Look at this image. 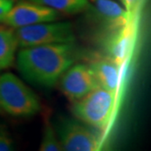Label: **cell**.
I'll use <instances>...</instances> for the list:
<instances>
[{
	"label": "cell",
	"instance_id": "1",
	"mask_svg": "<svg viewBox=\"0 0 151 151\" xmlns=\"http://www.w3.org/2000/svg\"><path fill=\"white\" fill-rule=\"evenodd\" d=\"M74 43L50 44L22 48L17 65L29 81L43 86H53L76 60Z\"/></svg>",
	"mask_w": 151,
	"mask_h": 151
},
{
	"label": "cell",
	"instance_id": "2",
	"mask_svg": "<svg viewBox=\"0 0 151 151\" xmlns=\"http://www.w3.org/2000/svg\"><path fill=\"white\" fill-rule=\"evenodd\" d=\"M116 92L97 86L80 99L72 102L76 118L97 129H107L113 116Z\"/></svg>",
	"mask_w": 151,
	"mask_h": 151
},
{
	"label": "cell",
	"instance_id": "3",
	"mask_svg": "<svg viewBox=\"0 0 151 151\" xmlns=\"http://www.w3.org/2000/svg\"><path fill=\"white\" fill-rule=\"evenodd\" d=\"M0 106L6 113L16 117L32 116L40 109L37 96L12 73L0 76Z\"/></svg>",
	"mask_w": 151,
	"mask_h": 151
},
{
	"label": "cell",
	"instance_id": "4",
	"mask_svg": "<svg viewBox=\"0 0 151 151\" xmlns=\"http://www.w3.org/2000/svg\"><path fill=\"white\" fill-rule=\"evenodd\" d=\"M15 35L22 48L75 41L73 27L69 22H45L18 28Z\"/></svg>",
	"mask_w": 151,
	"mask_h": 151
},
{
	"label": "cell",
	"instance_id": "5",
	"mask_svg": "<svg viewBox=\"0 0 151 151\" xmlns=\"http://www.w3.org/2000/svg\"><path fill=\"white\" fill-rule=\"evenodd\" d=\"M56 135L63 150L95 151L100 148V139L94 131L72 119L60 120Z\"/></svg>",
	"mask_w": 151,
	"mask_h": 151
},
{
	"label": "cell",
	"instance_id": "6",
	"mask_svg": "<svg viewBox=\"0 0 151 151\" xmlns=\"http://www.w3.org/2000/svg\"><path fill=\"white\" fill-rule=\"evenodd\" d=\"M58 19V12L49 7L29 2H19L12 6L10 10L0 22L14 29L29 26L40 23L52 22Z\"/></svg>",
	"mask_w": 151,
	"mask_h": 151
},
{
	"label": "cell",
	"instance_id": "7",
	"mask_svg": "<svg viewBox=\"0 0 151 151\" xmlns=\"http://www.w3.org/2000/svg\"><path fill=\"white\" fill-rule=\"evenodd\" d=\"M60 88L71 102L76 101L98 86L88 65H72L60 78Z\"/></svg>",
	"mask_w": 151,
	"mask_h": 151
},
{
	"label": "cell",
	"instance_id": "8",
	"mask_svg": "<svg viewBox=\"0 0 151 151\" xmlns=\"http://www.w3.org/2000/svg\"><path fill=\"white\" fill-rule=\"evenodd\" d=\"M93 2L94 4H90L87 9L90 10L92 19L108 33V35L125 26L134 18H131L124 7L113 0H93Z\"/></svg>",
	"mask_w": 151,
	"mask_h": 151
},
{
	"label": "cell",
	"instance_id": "9",
	"mask_svg": "<svg viewBox=\"0 0 151 151\" xmlns=\"http://www.w3.org/2000/svg\"><path fill=\"white\" fill-rule=\"evenodd\" d=\"M105 40L107 56L121 66L130 53L134 40V24L133 19L125 26L106 36Z\"/></svg>",
	"mask_w": 151,
	"mask_h": 151
},
{
	"label": "cell",
	"instance_id": "10",
	"mask_svg": "<svg viewBox=\"0 0 151 151\" xmlns=\"http://www.w3.org/2000/svg\"><path fill=\"white\" fill-rule=\"evenodd\" d=\"M88 65L92 69L98 86L111 92H117L121 66L108 56L92 58Z\"/></svg>",
	"mask_w": 151,
	"mask_h": 151
},
{
	"label": "cell",
	"instance_id": "11",
	"mask_svg": "<svg viewBox=\"0 0 151 151\" xmlns=\"http://www.w3.org/2000/svg\"><path fill=\"white\" fill-rule=\"evenodd\" d=\"M18 45L15 32L11 29L0 27V69L12 65Z\"/></svg>",
	"mask_w": 151,
	"mask_h": 151
},
{
	"label": "cell",
	"instance_id": "12",
	"mask_svg": "<svg viewBox=\"0 0 151 151\" xmlns=\"http://www.w3.org/2000/svg\"><path fill=\"white\" fill-rule=\"evenodd\" d=\"M33 3L49 7L57 12L76 14L86 11L90 6L88 0H29Z\"/></svg>",
	"mask_w": 151,
	"mask_h": 151
},
{
	"label": "cell",
	"instance_id": "13",
	"mask_svg": "<svg viewBox=\"0 0 151 151\" xmlns=\"http://www.w3.org/2000/svg\"><path fill=\"white\" fill-rule=\"evenodd\" d=\"M40 151H62L63 149L57 138L54 128L50 122L49 117L46 115L45 119V129L42 141L40 146Z\"/></svg>",
	"mask_w": 151,
	"mask_h": 151
},
{
	"label": "cell",
	"instance_id": "14",
	"mask_svg": "<svg viewBox=\"0 0 151 151\" xmlns=\"http://www.w3.org/2000/svg\"><path fill=\"white\" fill-rule=\"evenodd\" d=\"M14 142L5 129L0 127V151L14 150Z\"/></svg>",
	"mask_w": 151,
	"mask_h": 151
},
{
	"label": "cell",
	"instance_id": "15",
	"mask_svg": "<svg viewBox=\"0 0 151 151\" xmlns=\"http://www.w3.org/2000/svg\"><path fill=\"white\" fill-rule=\"evenodd\" d=\"M131 18L134 17V13L141 4L142 0H119Z\"/></svg>",
	"mask_w": 151,
	"mask_h": 151
},
{
	"label": "cell",
	"instance_id": "16",
	"mask_svg": "<svg viewBox=\"0 0 151 151\" xmlns=\"http://www.w3.org/2000/svg\"><path fill=\"white\" fill-rule=\"evenodd\" d=\"M2 110H3V109H2V108H1V106H0V112H1Z\"/></svg>",
	"mask_w": 151,
	"mask_h": 151
}]
</instances>
